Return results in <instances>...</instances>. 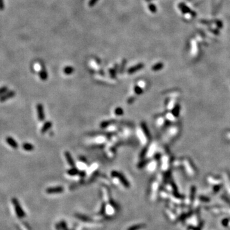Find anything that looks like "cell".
Returning <instances> with one entry per match:
<instances>
[{
	"instance_id": "obj_4",
	"label": "cell",
	"mask_w": 230,
	"mask_h": 230,
	"mask_svg": "<svg viewBox=\"0 0 230 230\" xmlns=\"http://www.w3.org/2000/svg\"><path fill=\"white\" fill-rule=\"evenodd\" d=\"M36 111H37V116L40 121H43L45 120V114H44V106L42 104L39 103L36 105Z\"/></svg>"
},
{
	"instance_id": "obj_25",
	"label": "cell",
	"mask_w": 230,
	"mask_h": 230,
	"mask_svg": "<svg viewBox=\"0 0 230 230\" xmlns=\"http://www.w3.org/2000/svg\"><path fill=\"white\" fill-rule=\"evenodd\" d=\"M126 63H127V60H126L125 59H123L122 62H121V67H120V73H122L123 72V70H124V69H125V66Z\"/></svg>"
},
{
	"instance_id": "obj_13",
	"label": "cell",
	"mask_w": 230,
	"mask_h": 230,
	"mask_svg": "<svg viewBox=\"0 0 230 230\" xmlns=\"http://www.w3.org/2000/svg\"><path fill=\"white\" fill-rule=\"evenodd\" d=\"M22 148L26 151H32L35 150V146L33 144L29 143H24L22 145Z\"/></svg>"
},
{
	"instance_id": "obj_7",
	"label": "cell",
	"mask_w": 230,
	"mask_h": 230,
	"mask_svg": "<svg viewBox=\"0 0 230 230\" xmlns=\"http://www.w3.org/2000/svg\"><path fill=\"white\" fill-rule=\"evenodd\" d=\"M6 140V143L8 144L10 147H12V148L14 149V150H17L18 148L19 147V144L17 143V142L15 141V139L14 138H12L11 136H7L5 139Z\"/></svg>"
},
{
	"instance_id": "obj_3",
	"label": "cell",
	"mask_w": 230,
	"mask_h": 230,
	"mask_svg": "<svg viewBox=\"0 0 230 230\" xmlns=\"http://www.w3.org/2000/svg\"><path fill=\"white\" fill-rule=\"evenodd\" d=\"M16 95V93L14 90H10V91H6L5 93H4L2 96L0 97V102H4L5 101H7L8 100L14 98Z\"/></svg>"
},
{
	"instance_id": "obj_16",
	"label": "cell",
	"mask_w": 230,
	"mask_h": 230,
	"mask_svg": "<svg viewBox=\"0 0 230 230\" xmlns=\"http://www.w3.org/2000/svg\"><path fill=\"white\" fill-rule=\"evenodd\" d=\"M74 72V68L71 66H67L63 68V72L66 75H70Z\"/></svg>"
},
{
	"instance_id": "obj_19",
	"label": "cell",
	"mask_w": 230,
	"mask_h": 230,
	"mask_svg": "<svg viewBox=\"0 0 230 230\" xmlns=\"http://www.w3.org/2000/svg\"><path fill=\"white\" fill-rule=\"evenodd\" d=\"M143 227V224H136V225L132 226L129 227L127 229V230H139Z\"/></svg>"
},
{
	"instance_id": "obj_6",
	"label": "cell",
	"mask_w": 230,
	"mask_h": 230,
	"mask_svg": "<svg viewBox=\"0 0 230 230\" xmlns=\"http://www.w3.org/2000/svg\"><path fill=\"white\" fill-rule=\"evenodd\" d=\"M144 66V65L143 63H139L136 64V65H134V66H132V67H130V68L128 69V70H127V73H128L129 74H133L134 73L137 72H138L139 70L143 68Z\"/></svg>"
},
{
	"instance_id": "obj_23",
	"label": "cell",
	"mask_w": 230,
	"mask_h": 230,
	"mask_svg": "<svg viewBox=\"0 0 230 230\" xmlns=\"http://www.w3.org/2000/svg\"><path fill=\"white\" fill-rule=\"evenodd\" d=\"M8 91V88L7 86H3L0 87V97L2 96L4 93Z\"/></svg>"
},
{
	"instance_id": "obj_27",
	"label": "cell",
	"mask_w": 230,
	"mask_h": 230,
	"mask_svg": "<svg viewBox=\"0 0 230 230\" xmlns=\"http://www.w3.org/2000/svg\"><path fill=\"white\" fill-rule=\"evenodd\" d=\"M109 74H110L111 77H112V78H115V77H116V70H115L114 68H111V69H109Z\"/></svg>"
},
{
	"instance_id": "obj_2",
	"label": "cell",
	"mask_w": 230,
	"mask_h": 230,
	"mask_svg": "<svg viewBox=\"0 0 230 230\" xmlns=\"http://www.w3.org/2000/svg\"><path fill=\"white\" fill-rule=\"evenodd\" d=\"M111 176L113 178H118V180H119V181L122 183V185L125 187H130V182H129V180L126 178V177L123 174H121V172H118V171H113L112 172H111Z\"/></svg>"
},
{
	"instance_id": "obj_5",
	"label": "cell",
	"mask_w": 230,
	"mask_h": 230,
	"mask_svg": "<svg viewBox=\"0 0 230 230\" xmlns=\"http://www.w3.org/2000/svg\"><path fill=\"white\" fill-rule=\"evenodd\" d=\"M64 191V188L62 186L53 187H49L46 189V192L47 194H59L62 193Z\"/></svg>"
},
{
	"instance_id": "obj_24",
	"label": "cell",
	"mask_w": 230,
	"mask_h": 230,
	"mask_svg": "<svg viewBox=\"0 0 230 230\" xmlns=\"http://www.w3.org/2000/svg\"><path fill=\"white\" fill-rule=\"evenodd\" d=\"M110 123H111L110 121H102V122H101L100 126L101 128H104V129H105V128H106V127H108V126H109Z\"/></svg>"
},
{
	"instance_id": "obj_8",
	"label": "cell",
	"mask_w": 230,
	"mask_h": 230,
	"mask_svg": "<svg viewBox=\"0 0 230 230\" xmlns=\"http://www.w3.org/2000/svg\"><path fill=\"white\" fill-rule=\"evenodd\" d=\"M178 6L183 14H190L192 15V17H195L196 16L195 12H192L189 8L188 7V6H187L186 5H185V4H183V3H180L178 5Z\"/></svg>"
},
{
	"instance_id": "obj_30",
	"label": "cell",
	"mask_w": 230,
	"mask_h": 230,
	"mask_svg": "<svg viewBox=\"0 0 230 230\" xmlns=\"http://www.w3.org/2000/svg\"><path fill=\"white\" fill-rule=\"evenodd\" d=\"M136 100V98L135 97H129L128 99H127V104H133L134 102Z\"/></svg>"
},
{
	"instance_id": "obj_34",
	"label": "cell",
	"mask_w": 230,
	"mask_h": 230,
	"mask_svg": "<svg viewBox=\"0 0 230 230\" xmlns=\"http://www.w3.org/2000/svg\"><path fill=\"white\" fill-rule=\"evenodd\" d=\"M152 1V0H145V1H146V2H150V1Z\"/></svg>"
},
{
	"instance_id": "obj_1",
	"label": "cell",
	"mask_w": 230,
	"mask_h": 230,
	"mask_svg": "<svg viewBox=\"0 0 230 230\" xmlns=\"http://www.w3.org/2000/svg\"><path fill=\"white\" fill-rule=\"evenodd\" d=\"M12 203L14 206V209H15V212L17 214V216L18 217L19 219H23V217L26 216V213L23 210V208H22L21 205L20 204L18 200L15 198H13L12 200Z\"/></svg>"
},
{
	"instance_id": "obj_29",
	"label": "cell",
	"mask_w": 230,
	"mask_h": 230,
	"mask_svg": "<svg viewBox=\"0 0 230 230\" xmlns=\"http://www.w3.org/2000/svg\"><path fill=\"white\" fill-rule=\"evenodd\" d=\"M77 217H78V218H79L81 220H83V221H89V218H88V217H86V216H85V215H77Z\"/></svg>"
},
{
	"instance_id": "obj_26",
	"label": "cell",
	"mask_w": 230,
	"mask_h": 230,
	"mask_svg": "<svg viewBox=\"0 0 230 230\" xmlns=\"http://www.w3.org/2000/svg\"><path fill=\"white\" fill-rule=\"evenodd\" d=\"M179 111H180V107L176 106L175 108H174V109H173L172 115H174V116H177L179 114Z\"/></svg>"
},
{
	"instance_id": "obj_20",
	"label": "cell",
	"mask_w": 230,
	"mask_h": 230,
	"mask_svg": "<svg viewBox=\"0 0 230 230\" xmlns=\"http://www.w3.org/2000/svg\"><path fill=\"white\" fill-rule=\"evenodd\" d=\"M147 152H148V148L147 147H145V148H144L140 152V154H139V158L141 159H143L145 157V156L146 155Z\"/></svg>"
},
{
	"instance_id": "obj_11",
	"label": "cell",
	"mask_w": 230,
	"mask_h": 230,
	"mask_svg": "<svg viewBox=\"0 0 230 230\" xmlns=\"http://www.w3.org/2000/svg\"><path fill=\"white\" fill-rule=\"evenodd\" d=\"M52 125H53V123H52L51 121H46V122L45 123L44 125H43L42 128H41L40 132L42 134H45L46 132H47V131H48V130H49L51 128Z\"/></svg>"
},
{
	"instance_id": "obj_32",
	"label": "cell",
	"mask_w": 230,
	"mask_h": 230,
	"mask_svg": "<svg viewBox=\"0 0 230 230\" xmlns=\"http://www.w3.org/2000/svg\"><path fill=\"white\" fill-rule=\"evenodd\" d=\"M4 8H5V5H4L3 0H0V11L3 10Z\"/></svg>"
},
{
	"instance_id": "obj_12",
	"label": "cell",
	"mask_w": 230,
	"mask_h": 230,
	"mask_svg": "<svg viewBox=\"0 0 230 230\" xmlns=\"http://www.w3.org/2000/svg\"><path fill=\"white\" fill-rule=\"evenodd\" d=\"M38 75H39L40 79L42 81H45L47 80V79H48V74H47V70H46V68H44V67H43L40 70Z\"/></svg>"
},
{
	"instance_id": "obj_17",
	"label": "cell",
	"mask_w": 230,
	"mask_h": 230,
	"mask_svg": "<svg viewBox=\"0 0 230 230\" xmlns=\"http://www.w3.org/2000/svg\"><path fill=\"white\" fill-rule=\"evenodd\" d=\"M148 160H147V159H142V161H140V162L138 163V168H139V169H142L143 168L145 167L148 164Z\"/></svg>"
},
{
	"instance_id": "obj_21",
	"label": "cell",
	"mask_w": 230,
	"mask_h": 230,
	"mask_svg": "<svg viewBox=\"0 0 230 230\" xmlns=\"http://www.w3.org/2000/svg\"><path fill=\"white\" fill-rule=\"evenodd\" d=\"M123 112H124L123 109L120 107H118L115 110V114L116 116H121V115H123Z\"/></svg>"
},
{
	"instance_id": "obj_10",
	"label": "cell",
	"mask_w": 230,
	"mask_h": 230,
	"mask_svg": "<svg viewBox=\"0 0 230 230\" xmlns=\"http://www.w3.org/2000/svg\"><path fill=\"white\" fill-rule=\"evenodd\" d=\"M141 129H142L144 134V136H146V138L148 139H150V130H149L148 128V127H147L145 122H144V121H142V122H141Z\"/></svg>"
},
{
	"instance_id": "obj_22",
	"label": "cell",
	"mask_w": 230,
	"mask_h": 230,
	"mask_svg": "<svg viewBox=\"0 0 230 230\" xmlns=\"http://www.w3.org/2000/svg\"><path fill=\"white\" fill-rule=\"evenodd\" d=\"M148 8L151 13H156L157 11V8L153 3H150L148 5Z\"/></svg>"
},
{
	"instance_id": "obj_9",
	"label": "cell",
	"mask_w": 230,
	"mask_h": 230,
	"mask_svg": "<svg viewBox=\"0 0 230 230\" xmlns=\"http://www.w3.org/2000/svg\"><path fill=\"white\" fill-rule=\"evenodd\" d=\"M65 157L66 160H67V162H68V164L72 167V168L76 166V164H75L74 160L73 159L72 157L71 154H70V152H68V151H65Z\"/></svg>"
},
{
	"instance_id": "obj_14",
	"label": "cell",
	"mask_w": 230,
	"mask_h": 230,
	"mask_svg": "<svg viewBox=\"0 0 230 230\" xmlns=\"http://www.w3.org/2000/svg\"><path fill=\"white\" fill-rule=\"evenodd\" d=\"M67 174L70 176H75L77 174H79V171L76 167H72L71 169H70L69 170L67 171Z\"/></svg>"
},
{
	"instance_id": "obj_28",
	"label": "cell",
	"mask_w": 230,
	"mask_h": 230,
	"mask_svg": "<svg viewBox=\"0 0 230 230\" xmlns=\"http://www.w3.org/2000/svg\"><path fill=\"white\" fill-rule=\"evenodd\" d=\"M98 1V0H89V2H88V6L89 7H93Z\"/></svg>"
},
{
	"instance_id": "obj_15",
	"label": "cell",
	"mask_w": 230,
	"mask_h": 230,
	"mask_svg": "<svg viewBox=\"0 0 230 230\" xmlns=\"http://www.w3.org/2000/svg\"><path fill=\"white\" fill-rule=\"evenodd\" d=\"M163 67H164V64L161 62H159V63H157L155 64L154 65L152 66V67H151V70L154 72L159 71V70H161V69H162Z\"/></svg>"
},
{
	"instance_id": "obj_35",
	"label": "cell",
	"mask_w": 230,
	"mask_h": 230,
	"mask_svg": "<svg viewBox=\"0 0 230 230\" xmlns=\"http://www.w3.org/2000/svg\"></svg>"
},
{
	"instance_id": "obj_31",
	"label": "cell",
	"mask_w": 230,
	"mask_h": 230,
	"mask_svg": "<svg viewBox=\"0 0 230 230\" xmlns=\"http://www.w3.org/2000/svg\"><path fill=\"white\" fill-rule=\"evenodd\" d=\"M60 224H61V227L62 228L63 230H68V229H67V225H66V224H65V223L64 222V221L61 222Z\"/></svg>"
},
{
	"instance_id": "obj_18",
	"label": "cell",
	"mask_w": 230,
	"mask_h": 230,
	"mask_svg": "<svg viewBox=\"0 0 230 230\" xmlns=\"http://www.w3.org/2000/svg\"><path fill=\"white\" fill-rule=\"evenodd\" d=\"M134 90L135 93L136 94V95H141V94L143 93V88H141V87L138 85H136V86H134Z\"/></svg>"
},
{
	"instance_id": "obj_33",
	"label": "cell",
	"mask_w": 230,
	"mask_h": 230,
	"mask_svg": "<svg viewBox=\"0 0 230 230\" xmlns=\"http://www.w3.org/2000/svg\"><path fill=\"white\" fill-rule=\"evenodd\" d=\"M79 175L81 177H84L85 175H86V172L85 171H79Z\"/></svg>"
}]
</instances>
